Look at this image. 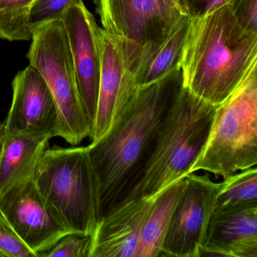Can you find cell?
Returning a JSON list of instances; mask_svg holds the SVG:
<instances>
[{"label":"cell","mask_w":257,"mask_h":257,"mask_svg":"<svg viewBox=\"0 0 257 257\" xmlns=\"http://www.w3.org/2000/svg\"><path fill=\"white\" fill-rule=\"evenodd\" d=\"M12 85L13 101L4 121L7 132L59 137L58 108L40 73L29 65L17 73Z\"/></svg>","instance_id":"obj_11"},{"label":"cell","mask_w":257,"mask_h":257,"mask_svg":"<svg viewBox=\"0 0 257 257\" xmlns=\"http://www.w3.org/2000/svg\"><path fill=\"white\" fill-rule=\"evenodd\" d=\"M184 179L159 256L197 257L216 207L220 183L213 182L209 173H190Z\"/></svg>","instance_id":"obj_8"},{"label":"cell","mask_w":257,"mask_h":257,"mask_svg":"<svg viewBox=\"0 0 257 257\" xmlns=\"http://www.w3.org/2000/svg\"><path fill=\"white\" fill-rule=\"evenodd\" d=\"M103 29L135 73L187 15L171 0H95Z\"/></svg>","instance_id":"obj_7"},{"label":"cell","mask_w":257,"mask_h":257,"mask_svg":"<svg viewBox=\"0 0 257 257\" xmlns=\"http://www.w3.org/2000/svg\"><path fill=\"white\" fill-rule=\"evenodd\" d=\"M173 3H174V4H175L176 6H177V8L179 9V10H181L182 12H183V13H185V14H186V12H185V10H183V7H182L181 2H180V0H171Z\"/></svg>","instance_id":"obj_26"},{"label":"cell","mask_w":257,"mask_h":257,"mask_svg":"<svg viewBox=\"0 0 257 257\" xmlns=\"http://www.w3.org/2000/svg\"><path fill=\"white\" fill-rule=\"evenodd\" d=\"M33 179L70 233L94 235L102 218L101 203L98 178L88 147L48 149Z\"/></svg>","instance_id":"obj_4"},{"label":"cell","mask_w":257,"mask_h":257,"mask_svg":"<svg viewBox=\"0 0 257 257\" xmlns=\"http://www.w3.org/2000/svg\"><path fill=\"white\" fill-rule=\"evenodd\" d=\"M35 0H0V39L7 41H29L31 7Z\"/></svg>","instance_id":"obj_18"},{"label":"cell","mask_w":257,"mask_h":257,"mask_svg":"<svg viewBox=\"0 0 257 257\" xmlns=\"http://www.w3.org/2000/svg\"><path fill=\"white\" fill-rule=\"evenodd\" d=\"M257 165V63L234 92L216 106L210 135L190 173L216 178Z\"/></svg>","instance_id":"obj_5"},{"label":"cell","mask_w":257,"mask_h":257,"mask_svg":"<svg viewBox=\"0 0 257 257\" xmlns=\"http://www.w3.org/2000/svg\"><path fill=\"white\" fill-rule=\"evenodd\" d=\"M257 257V201L216 207L197 257Z\"/></svg>","instance_id":"obj_12"},{"label":"cell","mask_w":257,"mask_h":257,"mask_svg":"<svg viewBox=\"0 0 257 257\" xmlns=\"http://www.w3.org/2000/svg\"><path fill=\"white\" fill-rule=\"evenodd\" d=\"M232 0H180L182 7L191 19L204 17L211 12L230 4Z\"/></svg>","instance_id":"obj_24"},{"label":"cell","mask_w":257,"mask_h":257,"mask_svg":"<svg viewBox=\"0 0 257 257\" xmlns=\"http://www.w3.org/2000/svg\"><path fill=\"white\" fill-rule=\"evenodd\" d=\"M27 54L30 65L47 84L56 103L59 137L78 146L91 135L79 100L68 39L61 20L54 21L33 31Z\"/></svg>","instance_id":"obj_6"},{"label":"cell","mask_w":257,"mask_h":257,"mask_svg":"<svg viewBox=\"0 0 257 257\" xmlns=\"http://www.w3.org/2000/svg\"><path fill=\"white\" fill-rule=\"evenodd\" d=\"M219 183L215 208L257 201L256 166L234 173Z\"/></svg>","instance_id":"obj_19"},{"label":"cell","mask_w":257,"mask_h":257,"mask_svg":"<svg viewBox=\"0 0 257 257\" xmlns=\"http://www.w3.org/2000/svg\"><path fill=\"white\" fill-rule=\"evenodd\" d=\"M51 139L49 136L7 132L5 149L0 160V195L18 183L34 177Z\"/></svg>","instance_id":"obj_15"},{"label":"cell","mask_w":257,"mask_h":257,"mask_svg":"<svg viewBox=\"0 0 257 257\" xmlns=\"http://www.w3.org/2000/svg\"><path fill=\"white\" fill-rule=\"evenodd\" d=\"M101 73L98 102L91 142L105 135L124 105L136 91L133 73L126 64L116 42L103 28L99 30Z\"/></svg>","instance_id":"obj_13"},{"label":"cell","mask_w":257,"mask_h":257,"mask_svg":"<svg viewBox=\"0 0 257 257\" xmlns=\"http://www.w3.org/2000/svg\"><path fill=\"white\" fill-rule=\"evenodd\" d=\"M216 109L182 87L138 180L121 204L156 196L190 174L205 147Z\"/></svg>","instance_id":"obj_3"},{"label":"cell","mask_w":257,"mask_h":257,"mask_svg":"<svg viewBox=\"0 0 257 257\" xmlns=\"http://www.w3.org/2000/svg\"><path fill=\"white\" fill-rule=\"evenodd\" d=\"M0 210L24 243L38 256L70 234L40 193L33 177L0 195Z\"/></svg>","instance_id":"obj_10"},{"label":"cell","mask_w":257,"mask_h":257,"mask_svg":"<svg viewBox=\"0 0 257 257\" xmlns=\"http://www.w3.org/2000/svg\"><path fill=\"white\" fill-rule=\"evenodd\" d=\"M0 252L6 257H38L18 235L0 210Z\"/></svg>","instance_id":"obj_22"},{"label":"cell","mask_w":257,"mask_h":257,"mask_svg":"<svg viewBox=\"0 0 257 257\" xmlns=\"http://www.w3.org/2000/svg\"><path fill=\"white\" fill-rule=\"evenodd\" d=\"M61 20L68 39L79 100L92 132L101 73L100 27L83 2L70 6Z\"/></svg>","instance_id":"obj_9"},{"label":"cell","mask_w":257,"mask_h":257,"mask_svg":"<svg viewBox=\"0 0 257 257\" xmlns=\"http://www.w3.org/2000/svg\"><path fill=\"white\" fill-rule=\"evenodd\" d=\"M83 0H35L30 12L31 30L54 21L61 20V16L72 4H80Z\"/></svg>","instance_id":"obj_21"},{"label":"cell","mask_w":257,"mask_h":257,"mask_svg":"<svg viewBox=\"0 0 257 257\" xmlns=\"http://www.w3.org/2000/svg\"><path fill=\"white\" fill-rule=\"evenodd\" d=\"M0 257H6V256H5V255H4V254L3 253V252H0Z\"/></svg>","instance_id":"obj_27"},{"label":"cell","mask_w":257,"mask_h":257,"mask_svg":"<svg viewBox=\"0 0 257 257\" xmlns=\"http://www.w3.org/2000/svg\"><path fill=\"white\" fill-rule=\"evenodd\" d=\"M256 63L257 33L241 28L229 4L191 19L180 70L183 87L197 97L219 106Z\"/></svg>","instance_id":"obj_2"},{"label":"cell","mask_w":257,"mask_h":257,"mask_svg":"<svg viewBox=\"0 0 257 257\" xmlns=\"http://www.w3.org/2000/svg\"><path fill=\"white\" fill-rule=\"evenodd\" d=\"M6 139H7V129H6L5 122L0 123V160L4 155L5 149Z\"/></svg>","instance_id":"obj_25"},{"label":"cell","mask_w":257,"mask_h":257,"mask_svg":"<svg viewBox=\"0 0 257 257\" xmlns=\"http://www.w3.org/2000/svg\"><path fill=\"white\" fill-rule=\"evenodd\" d=\"M94 235L70 233L40 256L91 257Z\"/></svg>","instance_id":"obj_20"},{"label":"cell","mask_w":257,"mask_h":257,"mask_svg":"<svg viewBox=\"0 0 257 257\" xmlns=\"http://www.w3.org/2000/svg\"><path fill=\"white\" fill-rule=\"evenodd\" d=\"M229 4L241 28L257 33V0H232Z\"/></svg>","instance_id":"obj_23"},{"label":"cell","mask_w":257,"mask_h":257,"mask_svg":"<svg viewBox=\"0 0 257 257\" xmlns=\"http://www.w3.org/2000/svg\"><path fill=\"white\" fill-rule=\"evenodd\" d=\"M182 87L178 70L137 88L107 132L87 147L98 178L102 217L135 186Z\"/></svg>","instance_id":"obj_1"},{"label":"cell","mask_w":257,"mask_h":257,"mask_svg":"<svg viewBox=\"0 0 257 257\" xmlns=\"http://www.w3.org/2000/svg\"><path fill=\"white\" fill-rule=\"evenodd\" d=\"M184 178L156 195L153 208L143 227L135 257L160 255L173 213L184 188Z\"/></svg>","instance_id":"obj_16"},{"label":"cell","mask_w":257,"mask_h":257,"mask_svg":"<svg viewBox=\"0 0 257 257\" xmlns=\"http://www.w3.org/2000/svg\"><path fill=\"white\" fill-rule=\"evenodd\" d=\"M190 18L184 16L159 48L133 73L137 88L150 85L180 70Z\"/></svg>","instance_id":"obj_17"},{"label":"cell","mask_w":257,"mask_h":257,"mask_svg":"<svg viewBox=\"0 0 257 257\" xmlns=\"http://www.w3.org/2000/svg\"><path fill=\"white\" fill-rule=\"evenodd\" d=\"M155 199L134 198L103 216L94 234L91 257H135Z\"/></svg>","instance_id":"obj_14"}]
</instances>
